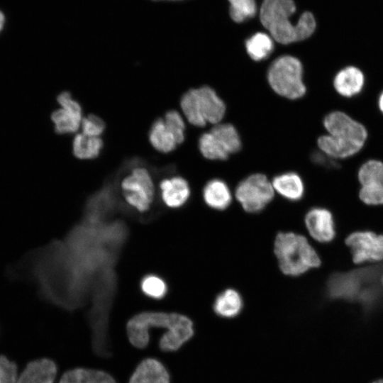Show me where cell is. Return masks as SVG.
<instances>
[{
	"label": "cell",
	"instance_id": "1",
	"mask_svg": "<svg viewBox=\"0 0 383 383\" xmlns=\"http://www.w3.org/2000/svg\"><path fill=\"white\" fill-rule=\"evenodd\" d=\"M165 330L159 340V348L164 352H175L194 335L192 321L185 315L161 311H143L133 316L126 324L131 344L144 349L150 343V331Z\"/></svg>",
	"mask_w": 383,
	"mask_h": 383
},
{
	"label": "cell",
	"instance_id": "2",
	"mask_svg": "<svg viewBox=\"0 0 383 383\" xmlns=\"http://www.w3.org/2000/svg\"><path fill=\"white\" fill-rule=\"evenodd\" d=\"M323 124L328 134L318 137L317 145L333 159L345 160L358 154L368 138L365 126L342 111L329 112Z\"/></svg>",
	"mask_w": 383,
	"mask_h": 383
},
{
	"label": "cell",
	"instance_id": "3",
	"mask_svg": "<svg viewBox=\"0 0 383 383\" xmlns=\"http://www.w3.org/2000/svg\"><path fill=\"white\" fill-rule=\"evenodd\" d=\"M295 11L293 0H264L260 18L274 40L287 45L309 38L316 28L315 17L309 11L303 13L296 24H292L289 18Z\"/></svg>",
	"mask_w": 383,
	"mask_h": 383
},
{
	"label": "cell",
	"instance_id": "4",
	"mask_svg": "<svg viewBox=\"0 0 383 383\" xmlns=\"http://www.w3.org/2000/svg\"><path fill=\"white\" fill-rule=\"evenodd\" d=\"M273 251L280 271L289 277L304 275L322 265L318 250L306 235L297 232L278 233Z\"/></svg>",
	"mask_w": 383,
	"mask_h": 383
},
{
	"label": "cell",
	"instance_id": "5",
	"mask_svg": "<svg viewBox=\"0 0 383 383\" xmlns=\"http://www.w3.org/2000/svg\"><path fill=\"white\" fill-rule=\"evenodd\" d=\"M180 106L187 121L198 127L219 123L226 112L224 102L208 86L189 89L181 98Z\"/></svg>",
	"mask_w": 383,
	"mask_h": 383
},
{
	"label": "cell",
	"instance_id": "6",
	"mask_svg": "<svg viewBox=\"0 0 383 383\" xmlns=\"http://www.w3.org/2000/svg\"><path fill=\"white\" fill-rule=\"evenodd\" d=\"M267 80L277 94L289 99L301 98L306 91L302 64L291 55L281 56L272 62L267 71Z\"/></svg>",
	"mask_w": 383,
	"mask_h": 383
},
{
	"label": "cell",
	"instance_id": "7",
	"mask_svg": "<svg viewBox=\"0 0 383 383\" xmlns=\"http://www.w3.org/2000/svg\"><path fill=\"white\" fill-rule=\"evenodd\" d=\"M272 182L263 174L255 173L241 180L235 187V196L243 209L250 213L262 211L273 200Z\"/></svg>",
	"mask_w": 383,
	"mask_h": 383
},
{
	"label": "cell",
	"instance_id": "8",
	"mask_svg": "<svg viewBox=\"0 0 383 383\" xmlns=\"http://www.w3.org/2000/svg\"><path fill=\"white\" fill-rule=\"evenodd\" d=\"M202 155L209 160H226L240 150L241 140L235 128L230 123H217L199 140Z\"/></svg>",
	"mask_w": 383,
	"mask_h": 383
},
{
	"label": "cell",
	"instance_id": "9",
	"mask_svg": "<svg viewBox=\"0 0 383 383\" xmlns=\"http://www.w3.org/2000/svg\"><path fill=\"white\" fill-rule=\"evenodd\" d=\"M126 201L140 212L149 209L154 198L155 187L149 171L143 167H133L121 182Z\"/></svg>",
	"mask_w": 383,
	"mask_h": 383
},
{
	"label": "cell",
	"instance_id": "10",
	"mask_svg": "<svg viewBox=\"0 0 383 383\" xmlns=\"http://www.w3.org/2000/svg\"><path fill=\"white\" fill-rule=\"evenodd\" d=\"M355 265L383 262V234L371 231H355L344 240Z\"/></svg>",
	"mask_w": 383,
	"mask_h": 383
},
{
	"label": "cell",
	"instance_id": "11",
	"mask_svg": "<svg viewBox=\"0 0 383 383\" xmlns=\"http://www.w3.org/2000/svg\"><path fill=\"white\" fill-rule=\"evenodd\" d=\"M360 201L368 206L383 205V162L368 160L357 172Z\"/></svg>",
	"mask_w": 383,
	"mask_h": 383
},
{
	"label": "cell",
	"instance_id": "12",
	"mask_svg": "<svg viewBox=\"0 0 383 383\" xmlns=\"http://www.w3.org/2000/svg\"><path fill=\"white\" fill-rule=\"evenodd\" d=\"M304 225L309 237L317 244H328L335 238L334 217L326 207H310L304 214Z\"/></svg>",
	"mask_w": 383,
	"mask_h": 383
},
{
	"label": "cell",
	"instance_id": "13",
	"mask_svg": "<svg viewBox=\"0 0 383 383\" xmlns=\"http://www.w3.org/2000/svg\"><path fill=\"white\" fill-rule=\"evenodd\" d=\"M57 101L61 108L55 110L50 116L55 131L58 134L76 133L83 118L80 104L67 91L58 94Z\"/></svg>",
	"mask_w": 383,
	"mask_h": 383
},
{
	"label": "cell",
	"instance_id": "14",
	"mask_svg": "<svg viewBox=\"0 0 383 383\" xmlns=\"http://www.w3.org/2000/svg\"><path fill=\"white\" fill-rule=\"evenodd\" d=\"M365 77L362 71L353 65L340 70L334 76L333 86L335 91L344 98L353 97L361 92Z\"/></svg>",
	"mask_w": 383,
	"mask_h": 383
},
{
	"label": "cell",
	"instance_id": "15",
	"mask_svg": "<svg viewBox=\"0 0 383 383\" xmlns=\"http://www.w3.org/2000/svg\"><path fill=\"white\" fill-rule=\"evenodd\" d=\"M160 189L164 203L173 209L183 206L191 195L189 183L179 176L162 179L160 184Z\"/></svg>",
	"mask_w": 383,
	"mask_h": 383
},
{
	"label": "cell",
	"instance_id": "16",
	"mask_svg": "<svg viewBox=\"0 0 383 383\" xmlns=\"http://www.w3.org/2000/svg\"><path fill=\"white\" fill-rule=\"evenodd\" d=\"M128 383H170V375L160 360L148 357L138 365Z\"/></svg>",
	"mask_w": 383,
	"mask_h": 383
},
{
	"label": "cell",
	"instance_id": "17",
	"mask_svg": "<svg viewBox=\"0 0 383 383\" xmlns=\"http://www.w3.org/2000/svg\"><path fill=\"white\" fill-rule=\"evenodd\" d=\"M57 373L55 362L41 358L28 362L16 383H54Z\"/></svg>",
	"mask_w": 383,
	"mask_h": 383
},
{
	"label": "cell",
	"instance_id": "18",
	"mask_svg": "<svg viewBox=\"0 0 383 383\" xmlns=\"http://www.w3.org/2000/svg\"><path fill=\"white\" fill-rule=\"evenodd\" d=\"M271 182L274 192L289 201H299L305 194L304 181L296 172L282 173L275 176Z\"/></svg>",
	"mask_w": 383,
	"mask_h": 383
},
{
	"label": "cell",
	"instance_id": "19",
	"mask_svg": "<svg viewBox=\"0 0 383 383\" xmlns=\"http://www.w3.org/2000/svg\"><path fill=\"white\" fill-rule=\"evenodd\" d=\"M205 204L216 211L228 209L233 201V194L228 185L221 179H212L207 182L202 190Z\"/></svg>",
	"mask_w": 383,
	"mask_h": 383
},
{
	"label": "cell",
	"instance_id": "20",
	"mask_svg": "<svg viewBox=\"0 0 383 383\" xmlns=\"http://www.w3.org/2000/svg\"><path fill=\"white\" fill-rule=\"evenodd\" d=\"M148 139L151 145L157 151L168 153L181 143L173 130L167 126L163 118L156 119L151 125Z\"/></svg>",
	"mask_w": 383,
	"mask_h": 383
},
{
	"label": "cell",
	"instance_id": "21",
	"mask_svg": "<svg viewBox=\"0 0 383 383\" xmlns=\"http://www.w3.org/2000/svg\"><path fill=\"white\" fill-rule=\"evenodd\" d=\"M243 304V297L238 291L233 288H227L216 296L213 310L219 317L233 318L241 313Z\"/></svg>",
	"mask_w": 383,
	"mask_h": 383
},
{
	"label": "cell",
	"instance_id": "22",
	"mask_svg": "<svg viewBox=\"0 0 383 383\" xmlns=\"http://www.w3.org/2000/svg\"><path fill=\"white\" fill-rule=\"evenodd\" d=\"M59 383H117L108 372L95 369L76 367L66 371Z\"/></svg>",
	"mask_w": 383,
	"mask_h": 383
},
{
	"label": "cell",
	"instance_id": "23",
	"mask_svg": "<svg viewBox=\"0 0 383 383\" xmlns=\"http://www.w3.org/2000/svg\"><path fill=\"white\" fill-rule=\"evenodd\" d=\"M103 146L104 142L100 137L88 136L79 133L73 138L72 152L78 159L91 160L100 155Z\"/></svg>",
	"mask_w": 383,
	"mask_h": 383
},
{
	"label": "cell",
	"instance_id": "24",
	"mask_svg": "<svg viewBox=\"0 0 383 383\" xmlns=\"http://www.w3.org/2000/svg\"><path fill=\"white\" fill-rule=\"evenodd\" d=\"M274 45L271 36L262 32H257L245 41V48L248 55L255 61L267 58L274 50Z\"/></svg>",
	"mask_w": 383,
	"mask_h": 383
},
{
	"label": "cell",
	"instance_id": "25",
	"mask_svg": "<svg viewBox=\"0 0 383 383\" xmlns=\"http://www.w3.org/2000/svg\"><path fill=\"white\" fill-rule=\"evenodd\" d=\"M230 16L237 23H242L254 17L257 13L255 0H228Z\"/></svg>",
	"mask_w": 383,
	"mask_h": 383
},
{
	"label": "cell",
	"instance_id": "26",
	"mask_svg": "<svg viewBox=\"0 0 383 383\" xmlns=\"http://www.w3.org/2000/svg\"><path fill=\"white\" fill-rule=\"evenodd\" d=\"M141 289L148 296L156 299L163 298L167 292L165 282L156 275H148L141 282Z\"/></svg>",
	"mask_w": 383,
	"mask_h": 383
},
{
	"label": "cell",
	"instance_id": "27",
	"mask_svg": "<svg viewBox=\"0 0 383 383\" xmlns=\"http://www.w3.org/2000/svg\"><path fill=\"white\" fill-rule=\"evenodd\" d=\"M104 121L95 114L83 117L81 123L82 133L88 136L99 137L105 130Z\"/></svg>",
	"mask_w": 383,
	"mask_h": 383
},
{
	"label": "cell",
	"instance_id": "28",
	"mask_svg": "<svg viewBox=\"0 0 383 383\" xmlns=\"http://www.w3.org/2000/svg\"><path fill=\"white\" fill-rule=\"evenodd\" d=\"M18 370L16 364L4 355H0V383H16Z\"/></svg>",
	"mask_w": 383,
	"mask_h": 383
},
{
	"label": "cell",
	"instance_id": "29",
	"mask_svg": "<svg viewBox=\"0 0 383 383\" xmlns=\"http://www.w3.org/2000/svg\"><path fill=\"white\" fill-rule=\"evenodd\" d=\"M163 119L182 143L185 138V123L181 114L176 110H170L166 112Z\"/></svg>",
	"mask_w": 383,
	"mask_h": 383
},
{
	"label": "cell",
	"instance_id": "30",
	"mask_svg": "<svg viewBox=\"0 0 383 383\" xmlns=\"http://www.w3.org/2000/svg\"><path fill=\"white\" fill-rule=\"evenodd\" d=\"M377 104L379 110L383 114V91L379 96Z\"/></svg>",
	"mask_w": 383,
	"mask_h": 383
},
{
	"label": "cell",
	"instance_id": "31",
	"mask_svg": "<svg viewBox=\"0 0 383 383\" xmlns=\"http://www.w3.org/2000/svg\"><path fill=\"white\" fill-rule=\"evenodd\" d=\"M5 22V18L4 13L0 11V32L4 28Z\"/></svg>",
	"mask_w": 383,
	"mask_h": 383
},
{
	"label": "cell",
	"instance_id": "32",
	"mask_svg": "<svg viewBox=\"0 0 383 383\" xmlns=\"http://www.w3.org/2000/svg\"><path fill=\"white\" fill-rule=\"evenodd\" d=\"M152 1H182V0H152Z\"/></svg>",
	"mask_w": 383,
	"mask_h": 383
},
{
	"label": "cell",
	"instance_id": "33",
	"mask_svg": "<svg viewBox=\"0 0 383 383\" xmlns=\"http://www.w3.org/2000/svg\"><path fill=\"white\" fill-rule=\"evenodd\" d=\"M373 383H383V379H379V380H377Z\"/></svg>",
	"mask_w": 383,
	"mask_h": 383
}]
</instances>
